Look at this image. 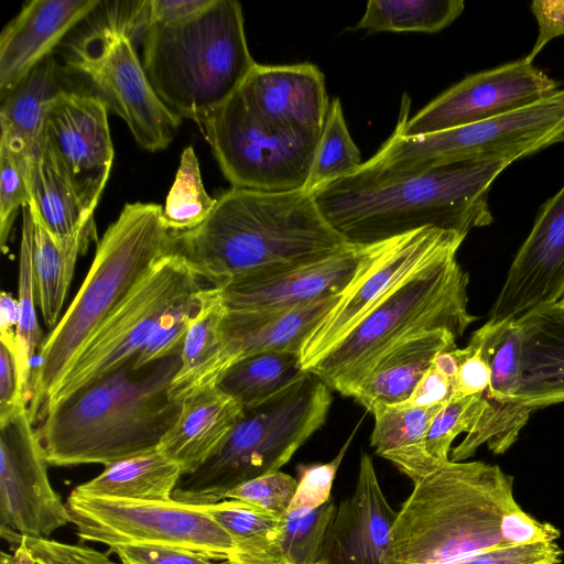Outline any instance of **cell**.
<instances>
[{
  "instance_id": "obj_1",
  "label": "cell",
  "mask_w": 564,
  "mask_h": 564,
  "mask_svg": "<svg viewBox=\"0 0 564 564\" xmlns=\"http://www.w3.org/2000/svg\"><path fill=\"white\" fill-rule=\"evenodd\" d=\"M513 161L465 160L397 171L370 159L312 192L328 224L352 246H371L424 229L465 236L492 221L488 191Z\"/></svg>"
},
{
  "instance_id": "obj_2",
  "label": "cell",
  "mask_w": 564,
  "mask_h": 564,
  "mask_svg": "<svg viewBox=\"0 0 564 564\" xmlns=\"http://www.w3.org/2000/svg\"><path fill=\"white\" fill-rule=\"evenodd\" d=\"M560 538L525 512L498 465L452 462L413 484L391 531L395 564H448L496 546Z\"/></svg>"
},
{
  "instance_id": "obj_3",
  "label": "cell",
  "mask_w": 564,
  "mask_h": 564,
  "mask_svg": "<svg viewBox=\"0 0 564 564\" xmlns=\"http://www.w3.org/2000/svg\"><path fill=\"white\" fill-rule=\"evenodd\" d=\"M348 246L306 189L271 193L231 187L216 199L199 226L171 232V253L214 288L242 275L316 260Z\"/></svg>"
},
{
  "instance_id": "obj_4",
  "label": "cell",
  "mask_w": 564,
  "mask_h": 564,
  "mask_svg": "<svg viewBox=\"0 0 564 564\" xmlns=\"http://www.w3.org/2000/svg\"><path fill=\"white\" fill-rule=\"evenodd\" d=\"M134 360L82 389L39 423L50 466H106L158 448L181 410L170 395L181 354L139 369Z\"/></svg>"
},
{
  "instance_id": "obj_5",
  "label": "cell",
  "mask_w": 564,
  "mask_h": 564,
  "mask_svg": "<svg viewBox=\"0 0 564 564\" xmlns=\"http://www.w3.org/2000/svg\"><path fill=\"white\" fill-rule=\"evenodd\" d=\"M162 212L159 204L127 203L98 242L83 284L37 352L28 404L34 425L79 349L152 267L171 252V231Z\"/></svg>"
},
{
  "instance_id": "obj_6",
  "label": "cell",
  "mask_w": 564,
  "mask_h": 564,
  "mask_svg": "<svg viewBox=\"0 0 564 564\" xmlns=\"http://www.w3.org/2000/svg\"><path fill=\"white\" fill-rule=\"evenodd\" d=\"M142 43V64L160 99L198 124L240 89L257 64L235 0H212L188 19L155 23Z\"/></svg>"
},
{
  "instance_id": "obj_7",
  "label": "cell",
  "mask_w": 564,
  "mask_h": 564,
  "mask_svg": "<svg viewBox=\"0 0 564 564\" xmlns=\"http://www.w3.org/2000/svg\"><path fill=\"white\" fill-rule=\"evenodd\" d=\"M453 247L393 288L307 371L348 397L373 362L401 340L445 329L456 339L476 319L468 311V274Z\"/></svg>"
},
{
  "instance_id": "obj_8",
  "label": "cell",
  "mask_w": 564,
  "mask_h": 564,
  "mask_svg": "<svg viewBox=\"0 0 564 564\" xmlns=\"http://www.w3.org/2000/svg\"><path fill=\"white\" fill-rule=\"evenodd\" d=\"M332 389L304 371L271 398L245 409L221 447L197 470L181 477L172 499L203 506L261 475L278 471L325 423Z\"/></svg>"
},
{
  "instance_id": "obj_9",
  "label": "cell",
  "mask_w": 564,
  "mask_h": 564,
  "mask_svg": "<svg viewBox=\"0 0 564 564\" xmlns=\"http://www.w3.org/2000/svg\"><path fill=\"white\" fill-rule=\"evenodd\" d=\"M67 45L66 65L82 75L108 109L128 126L138 145L155 152L172 142L182 119L153 89L133 45L140 1H101Z\"/></svg>"
},
{
  "instance_id": "obj_10",
  "label": "cell",
  "mask_w": 564,
  "mask_h": 564,
  "mask_svg": "<svg viewBox=\"0 0 564 564\" xmlns=\"http://www.w3.org/2000/svg\"><path fill=\"white\" fill-rule=\"evenodd\" d=\"M203 288L181 257L171 252L162 257L79 349L47 399L39 423L82 389L134 360L162 316Z\"/></svg>"
},
{
  "instance_id": "obj_11",
  "label": "cell",
  "mask_w": 564,
  "mask_h": 564,
  "mask_svg": "<svg viewBox=\"0 0 564 564\" xmlns=\"http://www.w3.org/2000/svg\"><path fill=\"white\" fill-rule=\"evenodd\" d=\"M563 139L564 88L477 123L414 138L393 131L370 160L397 171H421L465 160L516 161Z\"/></svg>"
},
{
  "instance_id": "obj_12",
  "label": "cell",
  "mask_w": 564,
  "mask_h": 564,
  "mask_svg": "<svg viewBox=\"0 0 564 564\" xmlns=\"http://www.w3.org/2000/svg\"><path fill=\"white\" fill-rule=\"evenodd\" d=\"M199 124L231 187L271 193L306 189L321 133L267 124L239 90Z\"/></svg>"
},
{
  "instance_id": "obj_13",
  "label": "cell",
  "mask_w": 564,
  "mask_h": 564,
  "mask_svg": "<svg viewBox=\"0 0 564 564\" xmlns=\"http://www.w3.org/2000/svg\"><path fill=\"white\" fill-rule=\"evenodd\" d=\"M69 523L85 542L119 545H165L230 562L236 547L229 534L198 506L82 496L66 501Z\"/></svg>"
},
{
  "instance_id": "obj_14",
  "label": "cell",
  "mask_w": 564,
  "mask_h": 564,
  "mask_svg": "<svg viewBox=\"0 0 564 564\" xmlns=\"http://www.w3.org/2000/svg\"><path fill=\"white\" fill-rule=\"evenodd\" d=\"M464 239L457 232L424 228L377 243L302 347L303 369L307 371L400 282L444 251L460 247Z\"/></svg>"
},
{
  "instance_id": "obj_15",
  "label": "cell",
  "mask_w": 564,
  "mask_h": 564,
  "mask_svg": "<svg viewBox=\"0 0 564 564\" xmlns=\"http://www.w3.org/2000/svg\"><path fill=\"white\" fill-rule=\"evenodd\" d=\"M47 459L28 408L0 423V534L15 547L23 538L50 539L69 523L53 489Z\"/></svg>"
},
{
  "instance_id": "obj_16",
  "label": "cell",
  "mask_w": 564,
  "mask_h": 564,
  "mask_svg": "<svg viewBox=\"0 0 564 564\" xmlns=\"http://www.w3.org/2000/svg\"><path fill=\"white\" fill-rule=\"evenodd\" d=\"M558 89L554 79L523 57L465 77L411 118L405 95L394 132L414 138L477 123L535 104Z\"/></svg>"
},
{
  "instance_id": "obj_17",
  "label": "cell",
  "mask_w": 564,
  "mask_h": 564,
  "mask_svg": "<svg viewBox=\"0 0 564 564\" xmlns=\"http://www.w3.org/2000/svg\"><path fill=\"white\" fill-rule=\"evenodd\" d=\"M107 110L95 95L65 90L48 109L39 152L91 215L106 187L115 154Z\"/></svg>"
},
{
  "instance_id": "obj_18",
  "label": "cell",
  "mask_w": 564,
  "mask_h": 564,
  "mask_svg": "<svg viewBox=\"0 0 564 564\" xmlns=\"http://www.w3.org/2000/svg\"><path fill=\"white\" fill-rule=\"evenodd\" d=\"M469 343L480 347L488 360L490 382L480 393L479 411L471 429L451 451L452 462L466 460L484 444L495 454H503L516 443L533 412L519 395L521 336L518 324H484Z\"/></svg>"
},
{
  "instance_id": "obj_19",
  "label": "cell",
  "mask_w": 564,
  "mask_h": 564,
  "mask_svg": "<svg viewBox=\"0 0 564 564\" xmlns=\"http://www.w3.org/2000/svg\"><path fill=\"white\" fill-rule=\"evenodd\" d=\"M564 297V186L542 207L489 311L487 325L516 323Z\"/></svg>"
},
{
  "instance_id": "obj_20",
  "label": "cell",
  "mask_w": 564,
  "mask_h": 564,
  "mask_svg": "<svg viewBox=\"0 0 564 564\" xmlns=\"http://www.w3.org/2000/svg\"><path fill=\"white\" fill-rule=\"evenodd\" d=\"M375 247L350 245L316 260L239 276L218 289L228 311L276 310L306 304L341 294Z\"/></svg>"
},
{
  "instance_id": "obj_21",
  "label": "cell",
  "mask_w": 564,
  "mask_h": 564,
  "mask_svg": "<svg viewBox=\"0 0 564 564\" xmlns=\"http://www.w3.org/2000/svg\"><path fill=\"white\" fill-rule=\"evenodd\" d=\"M397 516L372 458L362 453L355 489L338 505L316 564H395L391 531Z\"/></svg>"
},
{
  "instance_id": "obj_22",
  "label": "cell",
  "mask_w": 564,
  "mask_h": 564,
  "mask_svg": "<svg viewBox=\"0 0 564 564\" xmlns=\"http://www.w3.org/2000/svg\"><path fill=\"white\" fill-rule=\"evenodd\" d=\"M239 91L267 124L284 131L322 133L330 101L324 74L316 65L257 63Z\"/></svg>"
},
{
  "instance_id": "obj_23",
  "label": "cell",
  "mask_w": 564,
  "mask_h": 564,
  "mask_svg": "<svg viewBox=\"0 0 564 564\" xmlns=\"http://www.w3.org/2000/svg\"><path fill=\"white\" fill-rule=\"evenodd\" d=\"M99 0H31L0 36V95L12 88L33 66L82 22Z\"/></svg>"
},
{
  "instance_id": "obj_24",
  "label": "cell",
  "mask_w": 564,
  "mask_h": 564,
  "mask_svg": "<svg viewBox=\"0 0 564 564\" xmlns=\"http://www.w3.org/2000/svg\"><path fill=\"white\" fill-rule=\"evenodd\" d=\"M340 294L306 304L263 311H228L223 321L226 371L238 360L263 351H297L335 306Z\"/></svg>"
},
{
  "instance_id": "obj_25",
  "label": "cell",
  "mask_w": 564,
  "mask_h": 564,
  "mask_svg": "<svg viewBox=\"0 0 564 564\" xmlns=\"http://www.w3.org/2000/svg\"><path fill=\"white\" fill-rule=\"evenodd\" d=\"M242 411L218 386L198 391L181 402L177 419L158 449L180 465L182 476L192 474L221 447Z\"/></svg>"
},
{
  "instance_id": "obj_26",
  "label": "cell",
  "mask_w": 564,
  "mask_h": 564,
  "mask_svg": "<svg viewBox=\"0 0 564 564\" xmlns=\"http://www.w3.org/2000/svg\"><path fill=\"white\" fill-rule=\"evenodd\" d=\"M516 323L521 336V401L532 411L564 403V308L545 306Z\"/></svg>"
},
{
  "instance_id": "obj_27",
  "label": "cell",
  "mask_w": 564,
  "mask_h": 564,
  "mask_svg": "<svg viewBox=\"0 0 564 564\" xmlns=\"http://www.w3.org/2000/svg\"><path fill=\"white\" fill-rule=\"evenodd\" d=\"M456 348V337L445 329L412 335L379 357L348 394L370 411L377 403L405 401L436 355Z\"/></svg>"
},
{
  "instance_id": "obj_28",
  "label": "cell",
  "mask_w": 564,
  "mask_h": 564,
  "mask_svg": "<svg viewBox=\"0 0 564 564\" xmlns=\"http://www.w3.org/2000/svg\"><path fill=\"white\" fill-rule=\"evenodd\" d=\"M65 90L61 67L51 53L1 95L0 139L28 156L37 155L48 109Z\"/></svg>"
},
{
  "instance_id": "obj_29",
  "label": "cell",
  "mask_w": 564,
  "mask_h": 564,
  "mask_svg": "<svg viewBox=\"0 0 564 564\" xmlns=\"http://www.w3.org/2000/svg\"><path fill=\"white\" fill-rule=\"evenodd\" d=\"M444 405L375 404L369 412L375 420L370 445L376 455L393 464L413 484L433 473L443 463L429 455L425 440L433 419Z\"/></svg>"
},
{
  "instance_id": "obj_30",
  "label": "cell",
  "mask_w": 564,
  "mask_h": 564,
  "mask_svg": "<svg viewBox=\"0 0 564 564\" xmlns=\"http://www.w3.org/2000/svg\"><path fill=\"white\" fill-rule=\"evenodd\" d=\"M226 313L219 289L208 286L181 350V364L170 387L173 400L181 403L198 391L218 386L226 372L223 335Z\"/></svg>"
},
{
  "instance_id": "obj_31",
  "label": "cell",
  "mask_w": 564,
  "mask_h": 564,
  "mask_svg": "<svg viewBox=\"0 0 564 564\" xmlns=\"http://www.w3.org/2000/svg\"><path fill=\"white\" fill-rule=\"evenodd\" d=\"M183 473L158 448L124 457L72 491L82 496L140 501L172 499Z\"/></svg>"
},
{
  "instance_id": "obj_32",
  "label": "cell",
  "mask_w": 564,
  "mask_h": 564,
  "mask_svg": "<svg viewBox=\"0 0 564 564\" xmlns=\"http://www.w3.org/2000/svg\"><path fill=\"white\" fill-rule=\"evenodd\" d=\"M95 239L94 220L75 235L57 241L33 214L32 260L37 304L51 330L62 317L77 259Z\"/></svg>"
},
{
  "instance_id": "obj_33",
  "label": "cell",
  "mask_w": 564,
  "mask_h": 564,
  "mask_svg": "<svg viewBox=\"0 0 564 564\" xmlns=\"http://www.w3.org/2000/svg\"><path fill=\"white\" fill-rule=\"evenodd\" d=\"M28 204L57 241L75 235L94 220L73 188L43 155L28 158Z\"/></svg>"
},
{
  "instance_id": "obj_34",
  "label": "cell",
  "mask_w": 564,
  "mask_h": 564,
  "mask_svg": "<svg viewBox=\"0 0 564 564\" xmlns=\"http://www.w3.org/2000/svg\"><path fill=\"white\" fill-rule=\"evenodd\" d=\"M304 371L301 352L263 351L234 364L224 373L218 387L245 410L280 392Z\"/></svg>"
},
{
  "instance_id": "obj_35",
  "label": "cell",
  "mask_w": 564,
  "mask_h": 564,
  "mask_svg": "<svg viewBox=\"0 0 564 564\" xmlns=\"http://www.w3.org/2000/svg\"><path fill=\"white\" fill-rule=\"evenodd\" d=\"M22 230L19 256V326L15 336V360L20 384L29 404L32 375L37 352L43 343L36 307L37 296L32 260L33 214L29 204L23 205Z\"/></svg>"
},
{
  "instance_id": "obj_36",
  "label": "cell",
  "mask_w": 564,
  "mask_h": 564,
  "mask_svg": "<svg viewBox=\"0 0 564 564\" xmlns=\"http://www.w3.org/2000/svg\"><path fill=\"white\" fill-rule=\"evenodd\" d=\"M333 499L306 512H285L257 564H316L336 513Z\"/></svg>"
},
{
  "instance_id": "obj_37",
  "label": "cell",
  "mask_w": 564,
  "mask_h": 564,
  "mask_svg": "<svg viewBox=\"0 0 564 564\" xmlns=\"http://www.w3.org/2000/svg\"><path fill=\"white\" fill-rule=\"evenodd\" d=\"M463 0H369L358 29L435 33L463 12Z\"/></svg>"
},
{
  "instance_id": "obj_38",
  "label": "cell",
  "mask_w": 564,
  "mask_h": 564,
  "mask_svg": "<svg viewBox=\"0 0 564 564\" xmlns=\"http://www.w3.org/2000/svg\"><path fill=\"white\" fill-rule=\"evenodd\" d=\"M231 538L236 555L229 564H257L273 540L280 518L253 505L224 499L198 506Z\"/></svg>"
},
{
  "instance_id": "obj_39",
  "label": "cell",
  "mask_w": 564,
  "mask_h": 564,
  "mask_svg": "<svg viewBox=\"0 0 564 564\" xmlns=\"http://www.w3.org/2000/svg\"><path fill=\"white\" fill-rule=\"evenodd\" d=\"M359 149L354 142L339 98L330 101L328 113L317 143L306 191L337 181L360 165Z\"/></svg>"
},
{
  "instance_id": "obj_40",
  "label": "cell",
  "mask_w": 564,
  "mask_h": 564,
  "mask_svg": "<svg viewBox=\"0 0 564 564\" xmlns=\"http://www.w3.org/2000/svg\"><path fill=\"white\" fill-rule=\"evenodd\" d=\"M216 199L206 192L199 163L192 145L181 155L173 185L165 198L162 219L171 232H183L199 226L212 213Z\"/></svg>"
},
{
  "instance_id": "obj_41",
  "label": "cell",
  "mask_w": 564,
  "mask_h": 564,
  "mask_svg": "<svg viewBox=\"0 0 564 564\" xmlns=\"http://www.w3.org/2000/svg\"><path fill=\"white\" fill-rule=\"evenodd\" d=\"M207 290L203 288L181 300L162 316L149 343L135 358V369L181 354L188 328L205 301Z\"/></svg>"
},
{
  "instance_id": "obj_42",
  "label": "cell",
  "mask_w": 564,
  "mask_h": 564,
  "mask_svg": "<svg viewBox=\"0 0 564 564\" xmlns=\"http://www.w3.org/2000/svg\"><path fill=\"white\" fill-rule=\"evenodd\" d=\"M28 155L0 139V240L4 248L18 209L30 202Z\"/></svg>"
},
{
  "instance_id": "obj_43",
  "label": "cell",
  "mask_w": 564,
  "mask_h": 564,
  "mask_svg": "<svg viewBox=\"0 0 564 564\" xmlns=\"http://www.w3.org/2000/svg\"><path fill=\"white\" fill-rule=\"evenodd\" d=\"M480 394L452 399L433 419L425 440L429 455L438 463L449 460L452 444L462 433L471 429L478 411Z\"/></svg>"
},
{
  "instance_id": "obj_44",
  "label": "cell",
  "mask_w": 564,
  "mask_h": 564,
  "mask_svg": "<svg viewBox=\"0 0 564 564\" xmlns=\"http://www.w3.org/2000/svg\"><path fill=\"white\" fill-rule=\"evenodd\" d=\"M297 479L281 470L247 480L228 491L225 499L253 505L275 517H282L295 494Z\"/></svg>"
},
{
  "instance_id": "obj_45",
  "label": "cell",
  "mask_w": 564,
  "mask_h": 564,
  "mask_svg": "<svg viewBox=\"0 0 564 564\" xmlns=\"http://www.w3.org/2000/svg\"><path fill=\"white\" fill-rule=\"evenodd\" d=\"M354 433L328 463L300 465L295 494L286 512H306L332 499V488Z\"/></svg>"
},
{
  "instance_id": "obj_46",
  "label": "cell",
  "mask_w": 564,
  "mask_h": 564,
  "mask_svg": "<svg viewBox=\"0 0 564 564\" xmlns=\"http://www.w3.org/2000/svg\"><path fill=\"white\" fill-rule=\"evenodd\" d=\"M563 555L556 541L543 540L496 546L448 564H560Z\"/></svg>"
},
{
  "instance_id": "obj_47",
  "label": "cell",
  "mask_w": 564,
  "mask_h": 564,
  "mask_svg": "<svg viewBox=\"0 0 564 564\" xmlns=\"http://www.w3.org/2000/svg\"><path fill=\"white\" fill-rule=\"evenodd\" d=\"M122 564H217L209 556L165 545H119L109 547Z\"/></svg>"
},
{
  "instance_id": "obj_48",
  "label": "cell",
  "mask_w": 564,
  "mask_h": 564,
  "mask_svg": "<svg viewBox=\"0 0 564 564\" xmlns=\"http://www.w3.org/2000/svg\"><path fill=\"white\" fill-rule=\"evenodd\" d=\"M28 408L23 395L12 347L0 345V423L7 421L22 409Z\"/></svg>"
},
{
  "instance_id": "obj_49",
  "label": "cell",
  "mask_w": 564,
  "mask_h": 564,
  "mask_svg": "<svg viewBox=\"0 0 564 564\" xmlns=\"http://www.w3.org/2000/svg\"><path fill=\"white\" fill-rule=\"evenodd\" d=\"M470 352L462 362L453 380L452 399L482 393L490 382V367L480 347L468 343Z\"/></svg>"
},
{
  "instance_id": "obj_50",
  "label": "cell",
  "mask_w": 564,
  "mask_h": 564,
  "mask_svg": "<svg viewBox=\"0 0 564 564\" xmlns=\"http://www.w3.org/2000/svg\"><path fill=\"white\" fill-rule=\"evenodd\" d=\"M453 393V379L441 373L432 365L415 384L410 397L398 403L406 408H427L451 400Z\"/></svg>"
},
{
  "instance_id": "obj_51",
  "label": "cell",
  "mask_w": 564,
  "mask_h": 564,
  "mask_svg": "<svg viewBox=\"0 0 564 564\" xmlns=\"http://www.w3.org/2000/svg\"><path fill=\"white\" fill-rule=\"evenodd\" d=\"M531 10L539 24V34L532 51L525 56L529 62L552 39L564 35V0H535Z\"/></svg>"
},
{
  "instance_id": "obj_52",
  "label": "cell",
  "mask_w": 564,
  "mask_h": 564,
  "mask_svg": "<svg viewBox=\"0 0 564 564\" xmlns=\"http://www.w3.org/2000/svg\"><path fill=\"white\" fill-rule=\"evenodd\" d=\"M51 554L65 564H122L94 547L63 543L52 539H35Z\"/></svg>"
},
{
  "instance_id": "obj_53",
  "label": "cell",
  "mask_w": 564,
  "mask_h": 564,
  "mask_svg": "<svg viewBox=\"0 0 564 564\" xmlns=\"http://www.w3.org/2000/svg\"><path fill=\"white\" fill-rule=\"evenodd\" d=\"M212 0H151V20L155 23L183 21L204 10Z\"/></svg>"
},
{
  "instance_id": "obj_54",
  "label": "cell",
  "mask_w": 564,
  "mask_h": 564,
  "mask_svg": "<svg viewBox=\"0 0 564 564\" xmlns=\"http://www.w3.org/2000/svg\"><path fill=\"white\" fill-rule=\"evenodd\" d=\"M19 303L11 293L0 295V341L15 349V336L19 326Z\"/></svg>"
},
{
  "instance_id": "obj_55",
  "label": "cell",
  "mask_w": 564,
  "mask_h": 564,
  "mask_svg": "<svg viewBox=\"0 0 564 564\" xmlns=\"http://www.w3.org/2000/svg\"><path fill=\"white\" fill-rule=\"evenodd\" d=\"M470 348H454L445 350L436 355L432 361V366L441 373L454 380L464 359L469 355Z\"/></svg>"
},
{
  "instance_id": "obj_56",
  "label": "cell",
  "mask_w": 564,
  "mask_h": 564,
  "mask_svg": "<svg viewBox=\"0 0 564 564\" xmlns=\"http://www.w3.org/2000/svg\"><path fill=\"white\" fill-rule=\"evenodd\" d=\"M1 564H37L33 558L30 550L28 549L25 541L22 542L14 549L12 554L1 552Z\"/></svg>"
},
{
  "instance_id": "obj_57",
  "label": "cell",
  "mask_w": 564,
  "mask_h": 564,
  "mask_svg": "<svg viewBox=\"0 0 564 564\" xmlns=\"http://www.w3.org/2000/svg\"><path fill=\"white\" fill-rule=\"evenodd\" d=\"M23 540L37 564H65L41 546L35 539L23 538Z\"/></svg>"
},
{
  "instance_id": "obj_58",
  "label": "cell",
  "mask_w": 564,
  "mask_h": 564,
  "mask_svg": "<svg viewBox=\"0 0 564 564\" xmlns=\"http://www.w3.org/2000/svg\"><path fill=\"white\" fill-rule=\"evenodd\" d=\"M560 307L564 308V297L558 302L556 303Z\"/></svg>"
},
{
  "instance_id": "obj_59",
  "label": "cell",
  "mask_w": 564,
  "mask_h": 564,
  "mask_svg": "<svg viewBox=\"0 0 564 564\" xmlns=\"http://www.w3.org/2000/svg\"><path fill=\"white\" fill-rule=\"evenodd\" d=\"M225 564H229V563H226V562H225Z\"/></svg>"
}]
</instances>
